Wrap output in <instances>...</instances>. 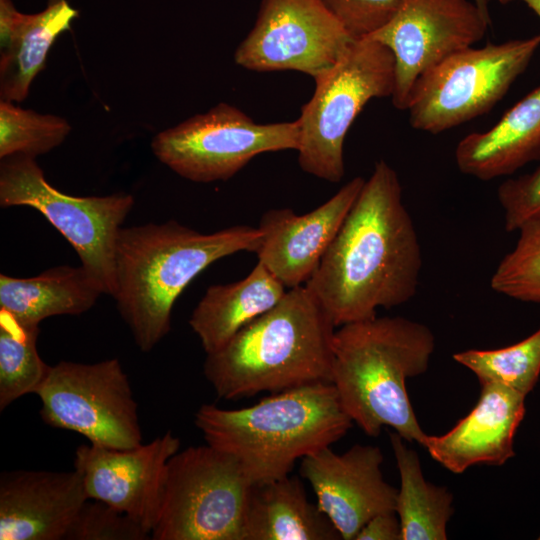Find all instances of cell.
Segmentation results:
<instances>
[{
  "mask_svg": "<svg viewBox=\"0 0 540 540\" xmlns=\"http://www.w3.org/2000/svg\"><path fill=\"white\" fill-rule=\"evenodd\" d=\"M421 268L420 243L398 174L381 159L305 286L340 327L374 318L380 307L408 302Z\"/></svg>",
  "mask_w": 540,
  "mask_h": 540,
  "instance_id": "cell-1",
  "label": "cell"
},
{
  "mask_svg": "<svg viewBox=\"0 0 540 540\" xmlns=\"http://www.w3.org/2000/svg\"><path fill=\"white\" fill-rule=\"evenodd\" d=\"M258 227L235 225L203 234L177 221L121 228L115 249L113 298L138 348L151 351L170 331L173 305L215 261L257 252Z\"/></svg>",
  "mask_w": 540,
  "mask_h": 540,
  "instance_id": "cell-2",
  "label": "cell"
},
{
  "mask_svg": "<svg viewBox=\"0 0 540 540\" xmlns=\"http://www.w3.org/2000/svg\"><path fill=\"white\" fill-rule=\"evenodd\" d=\"M335 328L305 285L291 288L221 349L206 354L204 376L226 400L331 382Z\"/></svg>",
  "mask_w": 540,
  "mask_h": 540,
  "instance_id": "cell-3",
  "label": "cell"
},
{
  "mask_svg": "<svg viewBox=\"0 0 540 540\" xmlns=\"http://www.w3.org/2000/svg\"><path fill=\"white\" fill-rule=\"evenodd\" d=\"M435 348L432 331L404 317H374L335 330L331 383L339 401L371 437L391 427L423 445L427 434L416 418L406 380L423 374Z\"/></svg>",
  "mask_w": 540,
  "mask_h": 540,
  "instance_id": "cell-4",
  "label": "cell"
},
{
  "mask_svg": "<svg viewBox=\"0 0 540 540\" xmlns=\"http://www.w3.org/2000/svg\"><path fill=\"white\" fill-rule=\"evenodd\" d=\"M352 424L331 382L273 393L240 409L204 404L195 414L206 443L234 457L252 484L288 476L297 460L330 447Z\"/></svg>",
  "mask_w": 540,
  "mask_h": 540,
  "instance_id": "cell-5",
  "label": "cell"
},
{
  "mask_svg": "<svg viewBox=\"0 0 540 540\" xmlns=\"http://www.w3.org/2000/svg\"><path fill=\"white\" fill-rule=\"evenodd\" d=\"M314 81V93L297 119L298 164L314 177L338 183L345 174V137L355 118L370 100L393 94L394 56L378 41L356 39Z\"/></svg>",
  "mask_w": 540,
  "mask_h": 540,
  "instance_id": "cell-6",
  "label": "cell"
},
{
  "mask_svg": "<svg viewBox=\"0 0 540 540\" xmlns=\"http://www.w3.org/2000/svg\"><path fill=\"white\" fill-rule=\"evenodd\" d=\"M540 47V33L525 39L468 47L415 82L406 110L410 125L438 134L487 113L524 72Z\"/></svg>",
  "mask_w": 540,
  "mask_h": 540,
  "instance_id": "cell-7",
  "label": "cell"
},
{
  "mask_svg": "<svg viewBox=\"0 0 540 540\" xmlns=\"http://www.w3.org/2000/svg\"><path fill=\"white\" fill-rule=\"evenodd\" d=\"M252 483L239 462L210 445L178 451L168 462L154 540H243Z\"/></svg>",
  "mask_w": 540,
  "mask_h": 540,
  "instance_id": "cell-8",
  "label": "cell"
},
{
  "mask_svg": "<svg viewBox=\"0 0 540 540\" xmlns=\"http://www.w3.org/2000/svg\"><path fill=\"white\" fill-rule=\"evenodd\" d=\"M0 205L27 206L39 211L73 246L81 266L103 294L113 296L116 241L133 208L132 195L64 194L46 181L35 158L17 154L1 159Z\"/></svg>",
  "mask_w": 540,
  "mask_h": 540,
  "instance_id": "cell-9",
  "label": "cell"
},
{
  "mask_svg": "<svg viewBox=\"0 0 540 540\" xmlns=\"http://www.w3.org/2000/svg\"><path fill=\"white\" fill-rule=\"evenodd\" d=\"M299 139L297 120L260 124L237 107L219 103L159 132L151 147L179 176L209 183L230 179L259 154L297 151Z\"/></svg>",
  "mask_w": 540,
  "mask_h": 540,
  "instance_id": "cell-10",
  "label": "cell"
},
{
  "mask_svg": "<svg viewBox=\"0 0 540 540\" xmlns=\"http://www.w3.org/2000/svg\"><path fill=\"white\" fill-rule=\"evenodd\" d=\"M42 420L91 444L129 449L142 444L137 403L118 359L50 366L36 393Z\"/></svg>",
  "mask_w": 540,
  "mask_h": 540,
  "instance_id": "cell-11",
  "label": "cell"
},
{
  "mask_svg": "<svg viewBox=\"0 0 540 540\" xmlns=\"http://www.w3.org/2000/svg\"><path fill=\"white\" fill-rule=\"evenodd\" d=\"M323 0H261L235 63L257 72L298 71L313 79L355 41Z\"/></svg>",
  "mask_w": 540,
  "mask_h": 540,
  "instance_id": "cell-12",
  "label": "cell"
},
{
  "mask_svg": "<svg viewBox=\"0 0 540 540\" xmlns=\"http://www.w3.org/2000/svg\"><path fill=\"white\" fill-rule=\"evenodd\" d=\"M490 22L474 0H400L392 18L366 36L385 45L394 56V107L406 110L417 79L480 41Z\"/></svg>",
  "mask_w": 540,
  "mask_h": 540,
  "instance_id": "cell-13",
  "label": "cell"
},
{
  "mask_svg": "<svg viewBox=\"0 0 540 540\" xmlns=\"http://www.w3.org/2000/svg\"><path fill=\"white\" fill-rule=\"evenodd\" d=\"M180 443L167 432L129 449L84 444L75 451L74 469L89 499L124 512L151 534L160 514L168 462Z\"/></svg>",
  "mask_w": 540,
  "mask_h": 540,
  "instance_id": "cell-14",
  "label": "cell"
},
{
  "mask_svg": "<svg viewBox=\"0 0 540 540\" xmlns=\"http://www.w3.org/2000/svg\"><path fill=\"white\" fill-rule=\"evenodd\" d=\"M383 459L379 447L361 444L342 454L326 447L301 459L300 475L341 539L354 540L372 517L395 511L398 489L385 481Z\"/></svg>",
  "mask_w": 540,
  "mask_h": 540,
  "instance_id": "cell-15",
  "label": "cell"
},
{
  "mask_svg": "<svg viewBox=\"0 0 540 540\" xmlns=\"http://www.w3.org/2000/svg\"><path fill=\"white\" fill-rule=\"evenodd\" d=\"M365 180L354 177L314 210L298 215L290 208L270 209L260 219L256 252L286 288L305 285L338 233Z\"/></svg>",
  "mask_w": 540,
  "mask_h": 540,
  "instance_id": "cell-16",
  "label": "cell"
},
{
  "mask_svg": "<svg viewBox=\"0 0 540 540\" xmlns=\"http://www.w3.org/2000/svg\"><path fill=\"white\" fill-rule=\"evenodd\" d=\"M88 499L76 469L2 473L0 540H64Z\"/></svg>",
  "mask_w": 540,
  "mask_h": 540,
  "instance_id": "cell-17",
  "label": "cell"
},
{
  "mask_svg": "<svg viewBox=\"0 0 540 540\" xmlns=\"http://www.w3.org/2000/svg\"><path fill=\"white\" fill-rule=\"evenodd\" d=\"M525 395L502 384L483 383L476 405L440 436L427 435L430 456L455 474L473 465H503L514 457V436L525 414Z\"/></svg>",
  "mask_w": 540,
  "mask_h": 540,
  "instance_id": "cell-18",
  "label": "cell"
},
{
  "mask_svg": "<svg viewBox=\"0 0 540 540\" xmlns=\"http://www.w3.org/2000/svg\"><path fill=\"white\" fill-rule=\"evenodd\" d=\"M540 160V86L508 110L490 129L472 132L455 148L465 175L490 181Z\"/></svg>",
  "mask_w": 540,
  "mask_h": 540,
  "instance_id": "cell-19",
  "label": "cell"
},
{
  "mask_svg": "<svg viewBox=\"0 0 540 540\" xmlns=\"http://www.w3.org/2000/svg\"><path fill=\"white\" fill-rule=\"evenodd\" d=\"M285 289L260 262L237 282L211 285L189 320L205 353L221 349L242 327L273 308Z\"/></svg>",
  "mask_w": 540,
  "mask_h": 540,
  "instance_id": "cell-20",
  "label": "cell"
},
{
  "mask_svg": "<svg viewBox=\"0 0 540 540\" xmlns=\"http://www.w3.org/2000/svg\"><path fill=\"white\" fill-rule=\"evenodd\" d=\"M339 532L306 495L303 483L285 476L252 484L243 540H337Z\"/></svg>",
  "mask_w": 540,
  "mask_h": 540,
  "instance_id": "cell-21",
  "label": "cell"
},
{
  "mask_svg": "<svg viewBox=\"0 0 540 540\" xmlns=\"http://www.w3.org/2000/svg\"><path fill=\"white\" fill-rule=\"evenodd\" d=\"M101 294L81 265L50 268L29 278L0 275V310L28 325L39 326L51 316L82 314Z\"/></svg>",
  "mask_w": 540,
  "mask_h": 540,
  "instance_id": "cell-22",
  "label": "cell"
},
{
  "mask_svg": "<svg viewBox=\"0 0 540 540\" xmlns=\"http://www.w3.org/2000/svg\"><path fill=\"white\" fill-rule=\"evenodd\" d=\"M78 12L66 0H50L37 14H22L16 30L1 49L0 97L22 102L31 82L44 68L47 54L56 38L70 29Z\"/></svg>",
  "mask_w": 540,
  "mask_h": 540,
  "instance_id": "cell-23",
  "label": "cell"
},
{
  "mask_svg": "<svg viewBox=\"0 0 540 540\" xmlns=\"http://www.w3.org/2000/svg\"><path fill=\"white\" fill-rule=\"evenodd\" d=\"M389 438L401 482L395 512L402 540H446L447 524L454 512L453 495L424 478L417 452L408 448L397 432H390Z\"/></svg>",
  "mask_w": 540,
  "mask_h": 540,
  "instance_id": "cell-24",
  "label": "cell"
},
{
  "mask_svg": "<svg viewBox=\"0 0 540 540\" xmlns=\"http://www.w3.org/2000/svg\"><path fill=\"white\" fill-rule=\"evenodd\" d=\"M38 325L24 324L0 310V410L36 393L50 366L37 350Z\"/></svg>",
  "mask_w": 540,
  "mask_h": 540,
  "instance_id": "cell-25",
  "label": "cell"
},
{
  "mask_svg": "<svg viewBox=\"0 0 540 540\" xmlns=\"http://www.w3.org/2000/svg\"><path fill=\"white\" fill-rule=\"evenodd\" d=\"M453 359L472 371L480 384H502L527 396L540 375V328L510 346L460 351Z\"/></svg>",
  "mask_w": 540,
  "mask_h": 540,
  "instance_id": "cell-26",
  "label": "cell"
},
{
  "mask_svg": "<svg viewBox=\"0 0 540 540\" xmlns=\"http://www.w3.org/2000/svg\"><path fill=\"white\" fill-rule=\"evenodd\" d=\"M70 130V124L62 117L0 101L1 159L17 154L35 158L60 145Z\"/></svg>",
  "mask_w": 540,
  "mask_h": 540,
  "instance_id": "cell-27",
  "label": "cell"
},
{
  "mask_svg": "<svg viewBox=\"0 0 540 540\" xmlns=\"http://www.w3.org/2000/svg\"><path fill=\"white\" fill-rule=\"evenodd\" d=\"M517 232L516 244L497 265L490 286L509 298L540 303V216L525 221Z\"/></svg>",
  "mask_w": 540,
  "mask_h": 540,
  "instance_id": "cell-28",
  "label": "cell"
},
{
  "mask_svg": "<svg viewBox=\"0 0 540 540\" xmlns=\"http://www.w3.org/2000/svg\"><path fill=\"white\" fill-rule=\"evenodd\" d=\"M151 534L115 507L88 499L70 525L64 540H144Z\"/></svg>",
  "mask_w": 540,
  "mask_h": 540,
  "instance_id": "cell-29",
  "label": "cell"
},
{
  "mask_svg": "<svg viewBox=\"0 0 540 540\" xmlns=\"http://www.w3.org/2000/svg\"><path fill=\"white\" fill-rule=\"evenodd\" d=\"M497 198L507 232H515L525 221L540 216V167L502 182Z\"/></svg>",
  "mask_w": 540,
  "mask_h": 540,
  "instance_id": "cell-30",
  "label": "cell"
},
{
  "mask_svg": "<svg viewBox=\"0 0 540 540\" xmlns=\"http://www.w3.org/2000/svg\"><path fill=\"white\" fill-rule=\"evenodd\" d=\"M354 39L366 37L394 15L400 0H323Z\"/></svg>",
  "mask_w": 540,
  "mask_h": 540,
  "instance_id": "cell-31",
  "label": "cell"
},
{
  "mask_svg": "<svg viewBox=\"0 0 540 540\" xmlns=\"http://www.w3.org/2000/svg\"><path fill=\"white\" fill-rule=\"evenodd\" d=\"M354 540H402L401 524L396 512L375 515L362 526Z\"/></svg>",
  "mask_w": 540,
  "mask_h": 540,
  "instance_id": "cell-32",
  "label": "cell"
},
{
  "mask_svg": "<svg viewBox=\"0 0 540 540\" xmlns=\"http://www.w3.org/2000/svg\"><path fill=\"white\" fill-rule=\"evenodd\" d=\"M22 13L18 12L11 0H0V48L10 42Z\"/></svg>",
  "mask_w": 540,
  "mask_h": 540,
  "instance_id": "cell-33",
  "label": "cell"
},
{
  "mask_svg": "<svg viewBox=\"0 0 540 540\" xmlns=\"http://www.w3.org/2000/svg\"><path fill=\"white\" fill-rule=\"evenodd\" d=\"M501 4H507L516 0H498ZM525 3L540 18V0H519Z\"/></svg>",
  "mask_w": 540,
  "mask_h": 540,
  "instance_id": "cell-34",
  "label": "cell"
},
{
  "mask_svg": "<svg viewBox=\"0 0 540 540\" xmlns=\"http://www.w3.org/2000/svg\"><path fill=\"white\" fill-rule=\"evenodd\" d=\"M481 12L490 19L489 0H474Z\"/></svg>",
  "mask_w": 540,
  "mask_h": 540,
  "instance_id": "cell-35",
  "label": "cell"
},
{
  "mask_svg": "<svg viewBox=\"0 0 540 540\" xmlns=\"http://www.w3.org/2000/svg\"><path fill=\"white\" fill-rule=\"evenodd\" d=\"M537 539H539V540H540V534H539V536H538V538H537Z\"/></svg>",
  "mask_w": 540,
  "mask_h": 540,
  "instance_id": "cell-36",
  "label": "cell"
}]
</instances>
